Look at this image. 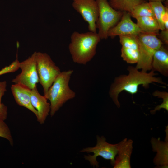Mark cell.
<instances>
[{"instance_id": "cell-1", "label": "cell", "mask_w": 168, "mask_h": 168, "mask_svg": "<svg viewBox=\"0 0 168 168\" xmlns=\"http://www.w3.org/2000/svg\"><path fill=\"white\" fill-rule=\"evenodd\" d=\"M127 69L128 74L115 77L109 91L110 97L118 108L120 106L118 100L119 95L123 91L133 95L138 92L140 85L147 88L150 84L154 82L167 85L161 78L156 76L157 73L152 70L148 72H144L139 71L133 66H128Z\"/></svg>"}, {"instance_id": "cell-2", "label": "cell", "mask_w": 168, "mask_h": 168, "mask_svg": "<svg viewBox=\"0 0 168 168\" xmlns=\"http://www.w3.org/2000/svg\"><path fill=\"white\" fill-rule=\"evenodd\" d=\"M68 49L73 62L86 65L95 55L101 39L97 33L91 31L80 33L74 31L71 36Z\"/></svg>"}, {"instance_id": "cell-3", "label": "cell", "mask_w": 168, "mask_h": 168, "mask_svg": "<svg viewBox=\"0 0 168 168\" xmlns=\"http://www.w3.org/2000/svg\"><path fill=\"white\" fill-rule=\"evenodd\" d=\"M73 72L72 70L61 72L47 92L44 95L50 101L51 116L56 113L68 100L74 98L75 92L70 88L69 84Z\"/></svg>"}, {"instance_id": "cell-4", "label": "cell", "mask_w": 168, "mask_h": 168, "mask_svg": "<svg viewBox=\"0 0 168 168\" xmlns=\"http://www.w3.org/2000/svg\"><path fill=\"white\" fill-rule=\"evenodd\" d=\"M158 34L142 33L138 35L139 44V58L135 66L144 72L150 71L153 55L163 44Z\"/></svg>"}, {"instance_id": "cell-5", "label": "cell", "mask_w": 168, "mask_h": 168, "mask_svg": "<svg viewBox=\"0 0 168 168\" xmlns=\"http://www.w3.org/2000/svg\"><path fill=\"white\" fill-rule=\"evenodd\" d=\"M98 7V17L96 24L97 34L101 39L108 38L109 30L120 20L122 12L113 8L108 0H96Z\"/></svg>"}, {"instance_id": "cell-6", "label": "cell", "mask_w": 168, "mask_h": 168, "mask_svg": "<svg viewBox=\"0 0 168 168\" xmlns=\"http://www.w3.org/2000/svg\"><path fill=\"white\" fill-rule=\"evenodd\" d=\"M36 57L39 82L43 87L44 95L61 72L47 54L36 52Z\"/></svg>"}, {"instance_id": "cell-7", "label": "cell", "mask_w": 168, "mask_h": 168, "mask_svg": "<svg viewBox=\"0 0 168 168\" xmlns=\"http://www.w3.org/2000/svg\"><path fill=\"white\" fill-rule=\"evenodd\" d=\"M96 138V144L95 147L83 149L80 152L93 153V155H88L84 156L85 159L89 161L93 167L97 168L99 166L96 160L98 156H100L105 160H110L111 164L113 166L117 153V143L111 144L107 142L103 136L100 137L97 135Z\"/></svg>"}, {"instance_id": "cell-8", "label": "cell", "mask_w": 168, "mask_h": 168, "mask_svg": "<svg viewBox=\"0 0 168 168\" xmlns=\"http://www.w3.org/2000/svg\"><path fill=\"white\" fill-rule=\"evenodd\" d=\"M36 53V52H35L28 58L20 62L19 67L21 72L12 79V82L23 85L31 90L37 86L39 79L37 69Z\"/></svg>"}, {"instance_id": "cell-9", "label": "cell", "mask_w": 168, "mask_h": 168, "mask_svg": "<svg viewBox=\"0 0 168 168\" xmlns=\"http://www.w3.org/2000/svg\"><path fill=\"white\" fill-rule=\"evenodd\" d=\"M72 6L87 23L89 30L96 33L99 11L96 0H73Z\"/></svg>"}, {"instance_id": "cell-10", "label": "cell", "mask_w": 168, "mask_h": 168, "mask_svg": "<svg viewBox=\"0 0 168 168\" xmlns=\"http://www.w3.org/2000/svg\"><path fill=\"white\" fill-rule=\"evenodd\" d=\"M122 12L120 21L109 30L108 37L113 38L118 36L138 35L142 33L137 23L132 20L130 13L126 12Z\"/></svg>"}, {"instance_id": "cell-11", "label": "cell", "mask_w": 168, "mask_h": 168, "mask_svg": "<svg viewBox=\"0 0 168 168\" xmlns=\"http://www.w3.org/2000/svg\"><path fill=\"white\" fill-rule=\"evenodd\" d=\"M165 141L160 140V138L152 137L151 143L152 151L156 152L153 159L156 168H167L168 167V126L166 127Z\"/></svg>"}, {"instance_id": "cell-12", "label": "cell", "mask_w": 168, "mask_h": 168, "mask_svg": "<svg viewBox=\"0 0 168 168\" xmlns=\"http://www.w3.org/2000/svg\"><path fill=\"white\" fill-rule=\"evenodd\" d=\"M133 141L126 138L117 143V156L114 168H130V158L133 149Z\"/></svg>"}, {"instance_id": "cell-13", "label": "cell", "mask_w": 168, "mask_h": 168, "mask_svg": "<svg viewBox=\"0 0 168 168\" xmlns=\"http://www.w3.org/2000/svg\"><path fill=\"white\" fill-rule=\"evenodd\" d=\"M30 100L32 106L38 113L37 121L41 124H44L50 112V103L44 95L40 94L37 86L31 89Z\"/></svg>"}, {"instance_id": "cell-14", "label": "cell", "mask_w": 168, "mask_h": 168, "mask_svg": "<svg viewBox=\"0 0 168 168\" xmlns=\"http://www.w3.org/2000/svg\"><path fill=\"white\" fill-rule=\"evenodd\" d=\"M11 90L16 103L20 106L29 110L37 117V112L33 107L31 102V90L23 85L15 83L11 85Z\"/></svg>"}, {"instance_id": "cell-15", "label": "cell", "mask_w": 168, "mask_h": 168, "mask_svg": "<svg viewBox=\"0 0 168 168\" xmlns=\"http://www.w3.org/2000/svg\"><path fill=\"white\" fill-rule=\"evenodd\" d=\"M151 70L168 76V50L163 44L154 53L151 64Z\"/></svg>"}, {"instance_id": "cell-16", "label": "cell", "mask_w": 168, "mask_h": 168, "mask_svg": "<svg viewBox=\"0 0 168 168\" xmlns=\"http://www.w3.org/2000/svg\"><path fill=\"white\" fill-rule=\"evenodd\" d=\"M136 19L137 24L142 33L158 35L159 33V26L154 16L139 17Z\"/></svg>"}, {"instance_id": "cell-17", "label": "cell", "mask_w": 168, "mask_h": 168, "mask_svg": "<svg viewBox=\"0 0 168 168\" xmlns=\"http://www.w3.org/2000/svg\"><path fill=\"white\" fill-rule=\"evenodd\" d=\"M114 9L121 12H130L137 5L146 1L144 0H108Z\"/></svg>"}, {"instance_id": "cell-18", "label": "cell", "mask_w": 168, "mask_h": 168, "mask_svg": "<svg viewBox=\"0 0 168 168\" xmlns=\"http://www.w3.org/2000/svg\"><path fill=\"white\" fill-rule=\"evenodd\" d=\"M162 2L159 1H150L149 2L153 12L154 16L161 30L165 29L162 21V17L168 7L164 6Z\"/></svg>"}, {"instance_id": "cell-19", "label": "cell", "mask_w": 168, "mask_h": 168, "mask_svg": "<svg viewBox=\"0 0 168 168\" xmlns=\"http://www.w3.org/2000/svg\"><path fill=\"white\" fill-rule=\"evenodd\" d=\"M129 13L131 16L136 19L139 17L154 16L150 4L146 2L136 6Z\"/></svg>"}, {"instance_id": "cell-20", "label": "cell", "mask_w": 168, "mask_h": 168, "mask_svg": "<svg viewBox=\"0 0 168 168\" xmlns=\"http://www.w3.org/2000/svg\"><path fill=\"white\" fill-rule=\"evenodd\" d=\"M139 55V50L122 47L121 56L123 59L128 63H137Z\"/></svg>"}, {"instance_id": "cell-21", "label": "cell", "mask_w": 168, "mask_h": 168, "mask_svg": "<svg viewBox=\"0 0 168 168\" xmlns=\"http://www.w3.org/2000/svg\"><path fill=\"white\" fill-rule=\"evenodd\" d=\"M122 47L139 50L138 35H126L119 36Z\"/></svg>"}, {"instance_id": "cell-22", "label": "cell", "mask_w": 168, "mask_h": 168, "mask_svg": "<svg viewBox=\"0 0 168 168\" xmlns=\"http://www.w3.org/2000/svg\"><path fill=\"white\" fill-rule=\"evenodd\" d=\"M154 97L163 99L162 102L159 105L156 106L153 110L150 112L152 114H154L156 111H159L161 109H163L168 111V93L166 91H162L156 90L152 93Z\"/></svg>"}, {"instance_id": "cell-23", "label": "cell", "mask_w": 168, "mask_h": 168, "mask_svg": "<svg viewBox=\"0 0 168 168\" xmlns=\"http://www.w3.org/2000/svg\"><path fill=\"white\" fill-rule=\"evenodd\" d=\"M7 82L5 81H0V120L5 121L7 116V108L1 102L2 97L7 91Z\"/></svg>"}, {"instance_id": "cell-24", "label": "cell", "mask_w": 168, "mask_h": 168, "mask_svg": "<svg viewBox=\"0 0 168 168\" xmlns=\"http://www.w3.org/2000/svg\"><path fill=\"white\" fill-rule=\"evenodd\" d=\"M0 137L7 139L11 146L13 145V140L10 129L4 121L2 120H0Z\"/></svg>"}, {"instance_id": "cell-25", "label": "cell", "mask_w": 168, "mask_h": 168, "mask_svg": "<svg viewBox=\"0 0 168 168\" xmlns=\"http://www.w3.org/2000/svg\"><path fill=\"white\" fill-rule=\"evenodd\" d=\"M20 62L17 58L9 66L4 67L0 70V76L9 73L15 72L19 68Z\"/></svg>"}, {"instance_id": "cell-26", "label": "cell", "mask_w": 168, "mask_h": 168, "mask_svg": "<svg viewBox=\"0 0 168 168\" xmlns=\"http://www.w3.org/2000/svg\"><path fill=\"white\" fill-rule=\"evenodd\" d=\"M160 39L163 43L166 45L168 44V29H165L161 30L160 33H159Z\"/></svg>"}, {"instance_id": "cell-27", "label": "cell", "mask_w": 168, "mask_h": 168, "mask_svg": "<svg viewBox=\"0 0 168 168\" xmlns=\"http://www.w3.org/2000/svg\"><path fill=\"white\" fill-rule=\"evenodd\" d=\"M149 1H159L161 2H166L167 0H149Z\"/></svg>"}]
</instances>
